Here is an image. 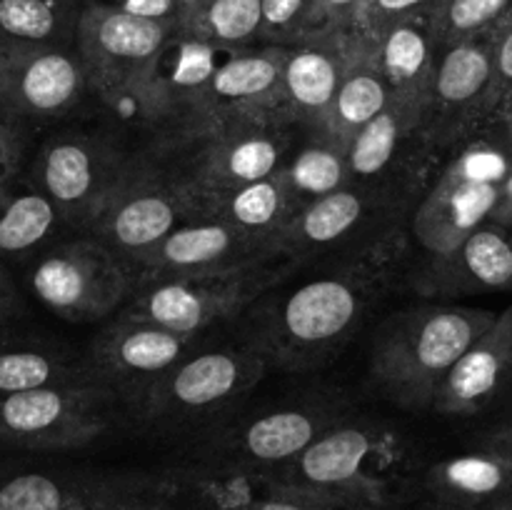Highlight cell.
Wrapping results in <instances>:
<instances>
[{
    "label": "cell",
    "instance_id": "cell-28",
    "mask_svg": "<svg viewBox=\"0 0 512 510\" xmlns=\"http://www.w3.org/2000/svg\"><path fill=\"white\" fill-rule=\"evenodd\" d=\"M298 210V200L290 193L283 170H278L270 178L208 200L198 210V218L223 220V223L233 225L235 230L268 245L280 255V238H283L285 228Z\"/></svg>",
    "mask_w": 512,
    "mask_h": 510
},
{
    "label": "cell",
    "instance_id": "cell-24",
    "mask_svg": "<svg viewBox=\"0 0 512 510\" xmlns=\"http://www.w3.org/2000/svg\"><path fill=\"white\" fill-rule=\"evenodd\" d=\"M498 200L500 185L475 183L440 165L410 215V235L428 255L448 253L493 220Z\"/></svg>",
    "mask_w": 512,
    "mask_h": 510
},
{
    "label": "cell",
    "instance_id": "cell-18",
    "mask_svg": "<svg viewBox=\"0 0 512 510\" xmlns=\"http://www.w3.org/2000/svg\"><path fill=\"white\" fill-rule=\"evenodd\" d=\"M203 338L183 335L150 320L118 313L93 340L88 363L95 378L138 403L173 365L200 348Z\"/></svg>",
    "mask_w": 512,
    "mask_h": 510
},
{
    "label": "cell",
    "instance_id": "cell-26",
    "mask_svg": "<svg viewBox=\"0 0 512 510\" xmlns=\"http://www.w3.org/2000/svg\"><path fill=\"white\" fill-rule=\"evenodd\" d=\"M430 508L490 510L512 498V463L488 448L438 460L425 473Z\"/></svg>",
    "mask_w": 512,
    "mask_h": 510
},
{
    "label": "cell",
    "instance_id": "cell-49",
    "mask_svg": "<svg viewBox=\"0 0 512 510\" xmlns=\"http://www.w3.org/2000/svg\"><path fill=\"white\" fill-rule=\"evenodd\" d=\"M510 293H512V290H510Z\"/></svg>",
    "mask_w": 512,
    "mask_h": 510
},
{
    "label": "cell",
    "instance_id": "cell-22",
    "mask_svg": "<svg viewBox=\"0 0 512 510\" xmlns=\"http://www.w3.org/2000/svg\"><path fill=\"white\" fill-rule=\"evenodd\" d=\"M283 260L273 248L248 238L233 225L215 218H198L178 225L138 263V280L185 278L220 273L245 265Z\"/></svg>",
    "mask_w": 512,
    "mask_h": 510
},
{
    "label": "cell",
    "instance_id": "cell-9",
    "mask_svg": "<svg viewBox=\"0 0 512 510\" xmlns=\"http://www.w3.org/2000/svg\"><path fill=\"white\" fill-rule=\"evenodd\" d=\"M138 160L140 155L125 153L108 135L68 130L40 145L30 180L48 195L65 225L85 233Z\"/></svg>",
    "mask_w": 512,
    "mask_h": 510
},
{
    "label": "cell",
    "instance_id": "cell-12",
    "mask_svg": "<svg viewBox=\"0 0 512 510\" xmlns=\"http://www.w3.org/2000/svg\"><path fill=\"white\" fill-rule=\"evenodd\" d=\"M135 280L138 275L123 258L88 235L45 250L28 275L35 298L70 323H95L120 313Z\"/></svg>",
    "mask_w": 512,
    "mask_h": 510
},
{
    "label": "cell",
    "instance_id": "cell-42",
    "mask_svg": "<svg viewBox=\"0 0 512 510\" xmlns=\"http://www.w3.org/2000/svg\"><path fill=\"white\" fill-rule=\"evenodd\" d=\"M483 130H488L490 135H495L500 143H505L512 150V95L490 113Z\"/></svg>",
    "mask_w": 512,
    "mask_h": 510
},
{
    "label": "cell",
    "instance_id": "cell-35",
    "mask_svg": "<svg viewBox=\"0 0 512 510\" xmlns=\"http://www.w3.org/2000/svg\"><path fill=\"white\" fill-rule=\"evenodd\" d=\"M510 10L512 0H438L430 18L438 45L443 48L488 33Z\"/></svg>",
    "mask_w": 512,
    "mask_h": 510
},
{
    "label": "cell",
    "instance_id": "cell-15",
    "mask_svg": "<svg viewBox=\"0 0 512 510\" xmlns=\"http://www.w3.org/2000/svg\"><path fill=\"white\" fill-rule=\"evenodd\" d=\"M188 220H195L188 198L150 160L140 158L80 235L98 240L135 270L160 240Z\"/></svg>",
    "mask_w": 512,
    "mask_h": 510
},
{
    "label": "cell",
    "instance_id": "cell-43",
    "mask_svg": "<svg viewBox=\"0 0 512 510\" xmlns=\"http://www.w3.org/2000/svg\"><path fill=\"white\" fill-rule=\"evenodd\" d=\"M480 448L493 450V453L503 455L505 460H510L512 463V420L510 423L500 425V428H495L493 433L483 440V445H480Z\"/></svg>",
    "mask_w": 512,
    "mask_h": 510
},
{
    "label": "cell",
    "instance_id": "cell-39",
    "mask_svg": "<svg viewBox=\"0 0 512 510\" xmlns=\"http://www.w3.org/2000/svg\"><path fill=\"white\" fill-rule=\"evenodd\" d=\"M365 0H313L308 15V33H333V30H350L355 13Z\"/></svg>",
    "mask_w": 512,
    "mask_h": 510
},
{
    "label": "cell",
    "instance_id": "cell-23",
    "mask_svg": "<svg viewBox=\"0 0 512 510\" xmlns=\"http://www.w3.org/2000/svg\"><path fill=\"white\" fill-rule=\"evenodd\" d=\"M413 290L428 300L512 290V230L490 220L458 248L428 255L413 273Z\"/></svg>",
    "mask_w": 512,
    "mask_h": 510
},
{
    "label": "cell",
    "instance_id": "cell-46",
    "mask_svg": "<svg viewBox=\"0 0 512 510\" xmlns=\"http://www.w3.org/2000/svg\"><path fill=\"white\" fill-rule=\"evenodd\" d=\"M490 510H512V498L503 500V503H498L495 508H490Z\"/></svg>",
    "mask_w": 512,
    "mask_h": 510
},
{
    "label": "cell",
    "instance_id": "cell-14",
    "mask_svg": "<svg viewBox=\"0 0 512 510\" xmlns=\"http://www.w3.org/2000/svg\"><path fill=\"white\" fill-rule=\"evenodd\" d=\"M178 28L90 0L80 15L75 50L88 73L90 93L113 98L158 73Z\"/></svg>",
    "mask_w": 512,
    "mask_h": 510
},
{
    "label": "cell",
    "instance_id": "cell-48",
    "mask_svg": "<svg viewBox=\"0 0 512 510\" xmlns=\"http://www.w3.org/2000/svg\"><path fill=\"white\" fill-rule=\"evenodd\" d=\"M425 510H435V508H430V505H428V508H425Z\"/></svg>",
    "mask_w": 512,
    "mask_h": 510
},
{
    "label": "cell",
    "instance_id": "cell-33",
    "mask_svg": "<svg viewBox=\"0 0 512 510\" xmlns=\"http://www.w3.org/2000/svg\"><path fill=\"white\" fill-rule=\"evenodd\" d=\"M90 0H0V40L75 48Z\"/></svg>",
    "mask_w": 512,
    "mask_h": 510
},
{
    "label": "cell",
    "instance_id": "cell-16",
    "mask_svg": "<svg viewBox=\"0 0 512 510\" xmlns=\"http://www.w3.org/2000/svg\"><path fill=\"white\" fill-rule=\"evenodd\" d=\"M285 45H250L190 83L193 130L238 120H280Z\"/></svg>",
    "mask_w": 512,
    "mask_h": 510
},
{
    "label": "cell",
    "instance_id": "cell-36",
    "mask_svg": "<svg viewBox=\"0 0 512 510\" xmlns=\"http://www.w3.org/2000/svg\"><path fill=\"white\" fill-rule=\"evenodd\" d=\"M313 0H260V45H293L308 33Z\"/></svg>",
    "mask_w": 512,
    "mask_h": 510
},
{
    "label": "cell",
    "instance_id": "cell-5",
    "mask_svg": "<svg viewBox=\"0 0 512 510\" xmlns=\"http://www.w3.org/2000/svg\"><path fill=\"white\" fill-rule=\"evenodd\" d=\"M443 165L428 130V100L393 95L348 145L350 185L415 210Z\"/></svg>",
    "mask_w": 512,
    "mask_h": 510
},
{
    "label": "cell",
    "instance_id": "cell-25",
    "mask_svg": "<svg viewBox=\"0 0 512 510\" xmlns=\"http://www.w3.org/2000/svg\"><path fill=\"white\" fill-rule=\"evenodd\" d=\"M512 378V305L470 345L438 390L433 410L440 415H473L483 410Z\"/></svg>",
    "mask_w": 512,
    "mask_h": 510
},
{
    "label": "cell",
    "instance_id": "cell-32",
    "mask_svg": "<svg viewBox=\"0 0 512 510\" xmlns=\"http://www.w3.org/2000/svg\"><path fill=\"white\" fill-rule=\"evenodd\" d=\"M90 380L98 378L88 358L78 360L43 345H0V395L90 383Z\"/></svg>",
    "mask_w": 512,
    "mask_h": 510
},
{
    "label": "cell",
    "instance_id": "cell-10",
    "mask_svg": "<svg viewBox=\"0 0 512 510\" xmlns=\"http://www.w3.org/2000/svg\"><path fill=\"white\" fill-rule=\"evenodd\" d=\"M268 365L250 340L240 348L195 350L155 380L135 405L148 423L160 428L200 423L248 393Z\"/></svg>",
    "mask_w": 512,
    "mask_h": 510
},
{
    "label": "cell",
    "instance_id": "cell-17",
    "mask_svg": "<svg viewBox=\"0 0 512 510\" xmlns=\"http://www.w3.org/2000/svg\"><path fill=\"white\" fill-rule=\"evenodd\" d=\"M493 108L490 30L443 45L428 98V130L440 155L478 133Z\"/></svg>",
    "mask_w": 512,
    "mask_h": 510
},
{
    "label": "cell",
    "instance_id": "cell-47",
    "mask_svg": "<svg viewBox=\"0 0 512 510\" xmlns=\"http://www.w3.org/2000/svg\"><path fill=\"white\" fill-rule=\"evenodd\" d=\"M153 510H173V508H170V505L165 503V505H160V508H153Z\"/></svg>",
    "mask_w": 512,
    "mask_h": 510
},
{
    "label": "cell",
    "instance_id": "cell-13",
    "mask_svg": "<svg viewBox=\"0 0 512 510\" xmlns=\"http://www.w3.org/2000/svg\"><path fill=\"white\" fill-rule=\"evenodd\" d=\"M90 95L75 48L0 40V123L25 135L70 118Z\"/></svg>",
    "mask_w": 512,
    "mask_h": 510
},
{
    "label": "cell",
    "instance_id": "cell-41",
    "mask_svg": "<svg viewBox=\"0 0 512 510\" xmlns=\"http://www.w3.org/2000/svg\"><path fill=\"white\" fill-rule=\"evenodd\" d=\"M23 138L18 130L0 123V190L8 188L20 175V158H23Z\"/></svg>",
    "mask_w": 512,
    "mask_h": 510
},
{
    "label": "cell",
    "instance_id": "cell-6",
    "mask_svg": "<svg viewBox=\"0 0 512 510\" xmlns=\"http://www.w3.org/2000/svg\"><path fill=\"white\" fill-rule=\"evenodd\" d=\"M283 263L288 260H268L185 278L135 280L133 295L120 313L150 320L175 333L205 338L213 325L238 318L258 303L285 273Z\"/></svg>",
    "mask_w": 512,
    "mask_h": 510
},
{
    "label": "cell",
    "instance_id": "cell-21",
    "mask_svg": "<svg viewBox=\"0 0 512 510\" xmlns=\"http://www.w3.org/2000/svg\"><path fill=\"white\" fill-rule=\"evenodd\" d=\"M353 43V30H333L305 35L298 43L285 45L280 108L283 118L305 135L323 133L330 105L348 70Z\"/></svg>",
    "mask_w": 512,
    "mask_h": 510
},
{
    "label": "cell",
    "instance_id": "cell-3",
    "mask_svg": "<svg viewBox=\"0 0 512 510\" xmlns=\"http://www.w3.org/2000/svg\"><path fill=\"white\" fill-rule=\"evenodd\" d=\"M398 445V435L383 425L340 420L270 475L328 510H400L405 475Z\"/></svg>",
    "mask_w": 512,
    "mask_h": 510
},
{
    "label": "cell",
    "instance_id": "cell-30",
    "mask_svg": "<svg viewBox=\"0 0 512 510\" xmlns=\"http://www.w3.org/2000/svg\"><path fill=\"white\" fill-rule=\"evenodd\" d=\"M58 208L33 180L18 178L0 190V263L33 255L60 228Z\"/></svg>",
    "mask_w": 512,
    "mask_h": 510
},
{
    "label": "cell",
    "instance_id": "cell-2",
    "mask_svg": "<svg viewBox=\"0 0 512 510\" xmlns=\"http://www.w3.org/2000/svg\"><path fill=\"white\" fill-rule=\"evenodd\" d=\"M498 313L470 305L420 303L390 315L370 350V378L393 403L433 410L438 390Z\"/></svg>",
    "mask_w": 512,
    "mask_h": 510
},
{
    "label": "cell",
    "instance_id": "cell-8",
    "mask_svg": "<svg viewBox=\"0 0 512 510\" xmlns=\"http://www.w3.org/2000/svg\"><path fill=\"white\" fill-rule=\"evenodd\" d=\"M413 210L360 185H345L303 205L280 238V258L288 263L338 260L358 255L405 230Z\"/></svg>",
    "mask_w": 512,
    "mask_h": 510
},
{
    "label": "cell",
    "instance_id": "cell-4",
    "mask_svg": "<svg viewBox=\"0 0 512 510\" xmlns=\"http://www.w3.org/2000/svg\"><path fill=\"white\" fill-rule=\"evenodd\" d=\"M303 135L280 120L208 125L163 150L160 163H150L188 198L198 220V210L208 200L283 170Z\"/></svg>",
    "mask_w": 512,
    "mask_h": 510
},
{
    "label": "cell",
    "instance_id": "cell-27",
    "mask_svg": "<svg viewBox=\"0 0 512 510\" xmlns=\"http://www.w3.org/2000/svg\"><path fill=\"white\" fill-rule=\"evenodd\" d=\"M370 45L390 93L420 100L430 98L440 53L430 13L398 20L370 40Z\"/></svg>",
    "mask_w": 512,
    "mask_h": 510
},
{
    "label": "cell",
    "instance_id": "cell-29",
    "mask_svg": "<svg viewBox=\"0 0 512 510\" xmlns=\"http://www.w3.org/2000/svg\"><path fill=\"white\" fill-rule=\"evenodd\" d=\"M355 33V30H353ZM393 93L375 63L373 45L363 35L355 33L353 55H350L348 70H345L340 88L330 105L328 120L323 125V138L333 140L340 148L348 150L355 135L385 110Z\"/></svg>",
    "mask_w": 512,
    "mask_h": 510
},
{
    "label": "cell",
    "instance_id": "cell-11",
    "mask_svg": "<svg viewBox=\"0 0 512 510\" xmlns=\"http://www.w3.org/2000/svg\"><path fill=\"white\" fill-rule=\"evenodd\" d=\"M120 398L100 380L0 395V448H83L110 428Z\"/></svg>",
    "mask_w": 512,
    "mask_h": 510
},
{
    "label": "cell",
    "instance_id": "cell-37",
    "mask_svg": "<svg viewBox=\"0 0 512 510\" xmlns=\"http://www.w3.org/2000/svg\"><path fill=\"white\" fill-rule=\"evenodd\" d=\"M435 5H438V0H365L355 13L350 30H355L363 38L375 40L398 20L413 18L420 13H433Z\"/></svg>",
    "mask_w": 512,
    "mask_h": 510
},
{
    "label": "cell",
    "instance_id": "cell-38",
    "mask_svg": "<svg viewBox=\"0 0 512 510\" xmlns=\"http://www.w3.org/2000/svg\"><path fill=\"white\" fill-rule=\"evenodd\" d=\"M490 53H493V108H490L493 113L512 95V10L490 28Z\"/></svg>",
    "mask_w": 512,
    "mask_h": 510
},
{
    "label": "cell",
    "instance_id": "cell-7",
    "mask_svg": "<svg viewBox=\"0 0 512 510\" xmlns=\"http://www.w3.org/2000/svg\"><path fill=\"white\" fill-rule=\"evenodd\" d=\"M165 503V470L100 473L0 458V510H153Z\"/></svg>",
    "mask_w": 512,
    "mask_h": 510
},
{
    "label": "cell",
    "instance_id": "cell-20",
    "mask_svg": "<svg viewBox=\"0 0 512 510\" xmlns=\"http://www.w3.org/2000/svg\"><path fill=\"white\" fill-rule=\"evenodd\" d=\"M165 480L173 510H328L270 473L208 455L165 470Z\"/></svg>",
    "mask_w": 512,
    "mask_h": 510
},
{
    "label": "cell",
    "instance_id": "cell-44",
    "mask_svg": "<svg viewBox=\"0 0 512 510\" xmlns=\"http://www.w3.org/2000/svg\"><path fill=\"white\" fill-rule=\"evenodd\" d=\"M15 300H18V295H15L13 280H10L5 263H0V325L13 315Z\"/></svg>",
    "mask_w": 512,
    "mask_h": 510
},
{
    "label": "cell",
    "instance_id": "cell-45",
    "mask_svg": "<svg viewBox=\"0 0 512 510\" xmlns=\"http://www.w3.org/2000/svg\"><path fill=\"white\" fill-rule=\"evenodd\" d=\"M493 223L505 225V228L512 230V170L508 178H505V183L500 185V200L493 213Z\"/></svg>",
    "mask_w": 512,
    "mask_h": 510
},
{
    "label": "cell",
    "instance_id": "cell-40",
    "mask_svg": "<svg viewBox=\"0 0 512 510\" xmlns=\"http://www.w3.org/2000/svg\"><path fill=\"white\" fill-rule=\"evenodd\" d=\"M103 3L128 10V13L140 15V18L168 23L173 28H180V18H183L185 10V0H103Z\"/></svg>",
    "mask_w": 512,
    "mask_h": 510
},
{
    "label": "cell",
    "instance_id": "cell-31",
    "mask_svg": "<svg viewBox=\"0 0 512 510\" xmlns=\"http://www.w3.org/2000/svg\"><path fill=\"white\" fill-rule=\"evenodd\" d=\"M260 0H185L178 35L210 45L240 50L260 45Z\"/></svg>",
    "mask_w": 512,
    "mask_h": 510
},
{
    "label": "cell",
    "instance_id": "cell-1",
    "mask_svg": "<svg viewBox=\"0 0 512 510\" xmlns=\"http://www.w3.org/2000/svg\"><path fill=\"white\" fill-rule=\"evenodd\" d=\"M405 265V230L363 250L338 258L330 270L263 295L253 315L250 343L270 365L303 370L328 360L370 310L398 283Z\"/></svg>",
    "mask_w": 512,
    "mask_h": 510
},
{
    "label": "cell",
    "instance_id": "cell-34",
    "mask_svg": "<svg viewBox=\"0 0 512 510\" xmlns=\"http://www.w3.org/2000/svg\"><path fill=\"white\" fill-rule=\"evenodd\" d=\"M285 183L298 205L313 203L323 195L350 185L348 150L323 135H303L283 168Z\"/></svg>",
    "mask_w": 512,
    "mask_h": 510
},
{
    "label": "cell",
    "instance_id": "cell-19",
    "mask_svg": "<svg viewBox=\"0 0 512 510\" xmlns=\"http://www.w3.org/2000/svg\"><path fill=\"white\" fill-rule=\"evenodd\" d=\"M340 420L343 415H338V408L323 403L275 408L240 423L213 428L203 455L260 473H278Z\"/></svg>",
    "mask_w": 512,
    "mask_h": 510
}]
</instances>
